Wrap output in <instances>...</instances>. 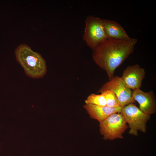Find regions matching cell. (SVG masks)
<instances>
[{
    "mask_svg": "<svg viewBox=\"0 0 156 156\" xmlns=\"http://www.w3.org/2000/svg\"><path fill=\"white\" fill-rule=\"evenodd\" d=\"M110 90L116 96L120 106L122 107L129 104L133 103L135 101L132 97V91L124 83L121 77L117 76L105 83L99 92Z\"/></svg>",
    "mask_w": 156,
    "mask_h": 156,
    "instance_id": "obj_6",
    "label": "cell"
},
{
    "mask_svg": "<svg viewBox=\"0 0 156 156\" xmlns=\"http://www.w3.org/2000/svg\"><path fill=\"white\" fill-rule=\"evenodd\" d=\"M137 41L136 39L131 38H107L92 50L94 62L105 71L109 80L114 77L116 69L133 53Z\"/></svg>",
    "mask_w": 156,
    "mask_h": 156,
    "instance_id": "obj_1",
    "label": "cell"
},
{
    "mask_svg": "<svg viewBox=\"0 0 156 156\" xmlns=\"http://www.w3.org/2000/svg\"><path fill=\"white\" fill-rule=\"evenodd\" d=\"M90 118L101 122L111 114L120 113L122 107H110L106 105L99 106L91 104H85L83 106Z\"/></svg>",
    "mask_w": 156,
    "mask_h": 156,
    "instance_id": "obj_9",
    "label": "cell"
},
{
    "mask_svg": "<svg viewBox=\"0 0 156 156\" xmlns=\"http://www.w3.org/2000/svg\"><path fill=\"white\" fill-rule=\"evenodd\" d=\"M123 116L130 129V134L137 136L139 131L145 133L146 130V123L150 115L143 112L133 103L122 107L120 112Z\"/></svg>",
    "mask_w": 156,
    "mask_h": 156,
    "instance_id": "obj_4",
    "label": "cell"
},
{
    "mask_svg": "<svg viewBox=\"0 0 156 156\" xmlns=\"http://www.w3.org/2000/svg\"><path fill=\"white\" fill-rule=\"evenodd\" d=\"M100 92L103 94L104 96L106 106L110 107L120 106L116 96L112 90H106Z\"/></svg>",
    "mask_w": 156,
    "mask_h": 156,
    "instance_id": "obj_12",
    "label": "cell"
},
{
    "mask_svg": "<svg viewBox=\"0 0 156 156\" xmlns=\"http://www.w3.org/2000/svg\"><path fill=\"white\" fill-rule=\"evenodd\" d=\"M85 104L104 106L106 105L105 99L102 93L98 94L92 93L88 96L85 101Z\"/></svg>",
    "mask_w": 156,
    "mask_h": 156,
    "instance_id": "obj_11",
    "label": "cell"
},
{
    "mask_svg": "<svg viewBox=\"0 0 156 156\" xmlns=\"http://www.w3.org/2000/svg\"><path fill=\"white\" fill-rule=\"evenodd\" d=\"M85 23L83 39L88 46L93 50L107 38L102 19L90 15L86 18Z\"/></svg>",
    "mask_w": 156,
    "mask_h": 156,
    "instance_id": "obj_5",
    "label": "cell"
},
{
    "mask_svg": "<svg viewBox=\"0 0 156 156\" xmlns=\"http://www.w3.org/2000/svg\"><path fill=\"white\" fill-rule=\"evenodd\" d=\"M145 74L144 69L135 64L127 66L123 70L120 77L125 85L133 90L141 87Z\"/></svg>",
    "mask_w": 156,
    "mask_h": 156,
    "instance_id": "obj_7",
    "label": "cell"
},
{
    "mask_svg": "<svg viewBox=\"0 0 156 156\" xmlns=\"http://www.w3.org/2000/svg\"><path fill=\"white\" fill-rule=\"evenodd\" d=\"M132 97L138 103L139 109L144 113L150 115L155 112L156 98L153 91L145 92L140 88L136 89L132 91Z\"/></svg>",
    "mask_w": 156,
    "mask_h": 156,
    "instance_id": "obj_8",
    "label": "cell"
},
{
    "mask_svg": "<svg viewBox=\"0 0 156 156\" xmlns=\"http://www.w3.org/2000/svg\"><path fill=\"white\" fill-rule=\"evenodd\" d=\"M16 59L24 68L26 74L34 78H42L46 74V62L39 53L33 51L25 44L19 45L16 48Z\"/></svg>",
    "mask_w": 156,
    "mask_h": 156,
    "instance_id": "obj_2",
    "label": "cell"
},
{
    "mask_svg": "<svg viewBox=\"0 0 156 156\" xmlns=\"http://www.w3.org/2000/svg\"><path fill=\"white\" fill-rule=\"evenodd\" d=\"M100 132L105 140L122 139V134L128 127L120 113L113 114L99 122Z\"/></svg>",
    "mask_w": 156,
    "mask_h": 156,
    "instance_id": "obj_3",
    "label": "cell"
},
{
    "mask_svg": "<svg viewBox=\"0 0 156 156\" xmlns=\"http://www.w3.org/2000/svg\"><path fill=\"white\" fill-rule=\"evenodd\" d=\"M102 21L107 38L127 40L131 38L123 27L116 21L107 19Z\"/></svg>",
    "mask_w": 156,
    "mask_h": 156,
    "instance_id": "obj_10",
    "label": "cell"
}]
</instances>
